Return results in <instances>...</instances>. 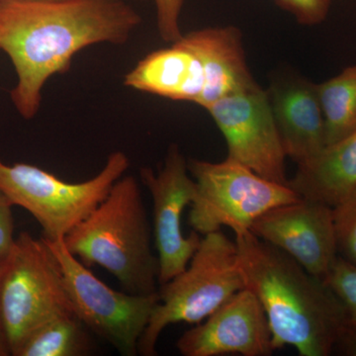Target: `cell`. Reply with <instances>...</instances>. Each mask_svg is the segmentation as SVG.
<instances>
[{
	"instance_id": "1",
	"label": "cell",
	"mask_w": 356,
	"mask_h": 356,
	"mask_svg": "<svg viewBox=\"0 0 356 356\" xmlns=\"http://www.w3.org/2000/svg\"><path fill=\"white\" fill-rule=\"evenodd\" d=\"M140 22L124 0L0 2V50L17 74L10 97L18 113L27 120L36 116L44 84L65 74L79 51L127 43Z\"/></svg>"
},
{
	"instance_id": "2",
	"label": "cell",
	"mask_w": 356,
	"mask_h": 356,
	"mask_svg": "<svg viewBox=\"0 0 356 356\" xmlns=\"http://www.w3.org/2000/svg\"><path fill=\"white\" fill-rule=\"evenodd\" d=\"M235 242L245 288L266 313L273 350L291 346L301 356L332 355L348 318L331 288L252 232Z\"/></svg>"
},
{
	"instance_id": "3",
	"label": "cell",
	"mask_w": 356,
	"mask_h": 356,
	"mask_svg": "<svg viewBox=\"0 0 356 356\" xmlns=\"http://www.w3.org/2000/svg\"><path fill=\"white\" fill-rule=\"evenodd\" d=\"M64 241L84 266L106 269L124 291H158V255L139 182L132 175L117 180L106 198Z\"/></svg>"
},
{
	"instance_id": "4",
	"label": "cell",
	"mask_w": 356,
	"mask_h": 356,
	"mask_svg": "<svg viewBox=\"0 0 356 356\" xmlns=\"http://www.w3.org/2000/svg\"><path fill=\"white\" fill-rule=\"evenodd\" d=\"M245 288L236 242L221 231L204 235L188 266L159 285V302L139 343V355L154 356L161 332L170 325H197Z\"/></svg>"
},
{
	"instance_id": "5",
	"label": "cell",
	"mask_w": 356,
	"mask_h": 356,
	"mask_svg": "<svg viewBox=\"0 0 356 356\" xmlns=\"http://www.w3.org/2000/svg\"><path fill=\"white\" fill-rule=\"evenodd\" d=\"M130 166L127 154L114 152L95 177L70 184L28 163L6 165L0 159V191L13 206L29 212L39 222L44 238H65L108 195Z\"/></svg>"
},
{
	"instance_id": "6",
	"label": "cell",
	"mask_w": 356,
	"mask_h": 356,
	"mask_svg": "<svg viewBox=\"0 0 356 356\" xmlns=\"http://www.w3.org/2000/svg\"><path fill=\"white\" fill-rule=\"evenodd\" d=\"M65 314L74 312L57 257L42 236L22 232L0 282V318L11 355L37 327Z\"/></svg>"
},
{
	"instance_id": "7",
	"label": "cell",
	"mask_w": 356,
	"mask_h": 356,
	"mask_svg": "<svg viewBox=\"0 0 356 356\" xmlns=\"http://www.w3.org/2000/svg\"><path fill=\"white\" fill-rule=\"evenodd\" d=\"M187 166L197 188L188 222L200 235L222 227L242 235L267 211L301 198L289 185L262 177L229 158L220 163L191 159Z\"/></svg>"
},
{
	"instance_id": "8",
	"label": "cell",
	"mask_w": 356,
	"mask_h": 356,
	"mask_svg": "<svg viewBox=\"0 0 356 356\" xmlns=\"http://www.w3.org/2000/svg\"><path fill=\"white\" fill-rule=\"evenodd\" d=\"M44 240L58 259L72 310L79 320L121 355H139L140 337L158 304V291L140 295L112 289L70 254L64 238Z\"/></svg>"
},
{
	"instance_id": "9",
	"label": "cell",
	"mask_w": 356,
	"mask_h": 356,
	"mask_svg": "<svg viewBox=\"0 0 356 356\" xmlns=\"http://www.w3.org/2000/svg\"><path fill=\"white\" fill-rule=\"evenodd\" d=\"M205 110L226 140L227 158L262 177L288 184L287 156L266 89L257 84L226 96Z\"/></svg>"
},
{
	"instance_id": "10",
	"label": "cell",
	"mask_w": 356,
	"mask_h": 356,
	"mask_svg": "<svg viewBox=\"0 0 356 356\" xmlns=\"http://www.w3.org/2000/svg\"><path fill=\"white\" fill-rule=\"evenodd\" d=\"M140 179L153 200L154 240L159 259V285L182 273L200 245V234L185 236L182 216L195 199V180L189 173L186 159L177 145L166 154L158 173L140 168Z\"/></svg>"
},
{
	"instance_id": "11",
	"label": "cell",
	"mask_w": 356,
	"mask_h": 356,
	"mask_svg": "<svg viewBox=\"0 0 356 356\" xmlns=\"http://www.w3.org/2000/svg\"><path fill=\"white\" fill-rule=\"evenodd\" d=\"M250 232L322 280L339 259L334 211L318 201L300 198L273 208L255 220Z\"/></svg>"
},
{
	"instance_id": "12",
	"label": "cell",
	"mask_w": 356,
	"mask_h": 356,
	"mask_svg": "<svg viewBox=\"0 0 356 356\" xmlns=\"http://www.w3.org/2000/svg\"><path fill=\"white\" fill-rule=\"evenodd\" d=\"M177 348L184 356H268L274 351L266 313L248 288L181 334Z\"/></svg>"
},
{
	"instance_id": "13",
	"label": "cell",
	"mask_w": 356,
	"mask_h": 356,
	"mask_svg": "<svg viewBox=\"0 0 356 356\" xmlns=\"http://www.w3.org/2000/svg\"><path fill=\"white\" fill-rule=\"evenodd\" d=\"M266 92L287 158L300 165L317 156L327 146L317 83L282 72L273 77Z\"/></svg>"
},
{
	"instance_id": "14",
	"label": "cell",
	"mask_w": 356,
	"mask_h": 356,
	"mask_svg": "<svg viewBox=\"0 0 356 356\" xmlns=\"http://www.w3.org/2000/svg\"><path fill=\"white\" fill-rule=\"evenodd\" d=\"M175 43L192 51L202 65L204 88L196 104L204 109L259 84L248 69L242 33L234 26L196 30Z\"/></svg>"
},
{
	"instance_id": "15",
	"label": "cell",
	"mask_w": 356,
	"mask_h": 356,
	"mask_svg": "<svg viewBox=\"0 0 356 356\" xmlns=\"http://www.w3.org/2000/svg\"><path fill=\"white\" fill-rule=\"evenodd\" d=\"M129 88L175 102L197 103L204 88L202 65L178 43L152 51L124 79Z\"/></svg>"
},
{
	"instance_id": "16",
	"label": "cell",
	"mask_w": 356,
	"mask_h": 356,
	"mask_svg": "<svg viewBox=\"0 0 356 356\" xmlns=\"http://www.w3.org/2000/svg\"><path fill=\"white\" fill-rule=\"evenodd\" d=\"M288 185L301 198L334 207L356 188V132L297 165Z\"/></svg>"
},
{
	"instance_id": "17",
	"label": "cell",
	"mask_w": 356,
	"mask_h": 356,
	"mask_svg": "<svg viewBox=\"0 0 356 356\" xmlns=\"http://www.w3.org/2000/svg\"><path fill=\"white\" fill-rule=\"evenodd\" d=\"M88 330L76 314L47 321L21 344L14 356H81L91 350Z\"/></svg>"
},
{
	"instance_id": "18",
	"label": "cell",
	"mask_w": 356,
	"mask_h": 356,
	"mask_svg": "<svg viewBox=\"0 0 356 356\" xmlns=\"http://www.w3.org/2000/svg\"><path fill=\"white\" fill-rule=\"evenodd\" d=\"M324 116L325 142L334 144L356 132V65L317 83Z\"/></svg>"
},
{
	"instance_id": "19",
	"label": "cell",
	"mask_w": 356,
	"mask_h": 356,
	"mask_svg": "<svg viewBox=\"0 0 356 356\" xmlns=\"http://www.w3.org/2000/svg\"><path fill=\"white\" fill-rule=\"evenodd\" d=\"M332 211L339 257L356 266V188Z\"/></svg>"
},
{
	"instance_id": "20",
	"label": "cell",
	"mask_w": 356,
	"mask_h": 356,
	"mask_svg": "<svg viewBox=\"0 0 356 356\" xmlns=\"http://www.w3.org/2000/svg\"><path fill=\"white\" fill-rule=\"evenodd\" d=\"M324 281L343 305L348 324L356 327V266L339 257Z\"/></svg>"
},
{
	"instance_id": "21",
	"label": "cell",
	"mask_w": 356,
	"mask_h": 356,
	"mask_svg": "<svg viewBox=\"0 0 356 356\" xmlns=\"http://www.w3.org/2000/svg\"><path fill=\"white\" fill-rule=\"evenodd\" d=\"M282 10L286 11L299 24H322L331 10L332 0H273Z\"/></svg>"
},
{
	"instance_id": "22",
	"label": "cell",
	"mask_w": 356,
	"mask_h": 356,
	"mask_svg": "<svg viewBox=\"0 0 356 356\" xmlns=\"http://www.w3.org/2000/svg\"><path fill=\"white\" fill-rule=\"evenodd\" d=\"M159 36L168 43L181 38L179 19L185 0H154Z\"/></svg>"
},
{
	"instance_id": "23",
	"label": "cell",
	"mask_w": 356,
	"mask_h": 356,
	"mask_svg": "<svg viewBox=\"0 0 356 356\" xmlns=\"http://www.w3.org/2000/svg\"><path fill=\"white\" fill-rule=\"evenodd\" d=\"M13 204L0 191V262L6 261L15 243Z\"/></svg>"
},
{
	"instance_id": "24",
	"label": "cell",
	"mask_w": 356,
	"mask_h": 356,
	"mask_svg": "<svg viewBox=\"0 0 356 356\" xmlns=\"http://www.w3.org/2000/svg\"><path fill=\"white\" fill-rule=\"evenodd\" d=\"M332 355L356 356V327L350 324L344 325L337 337Z\"/></svg>"
},
{
	"instance_id": "25",
	"label": "cell",
	"mask_w": 356,
	"mask_h": 356,
	"mask_svg": "<svg viewBox=\"0 0 356 356\" xmlns=\"http://www.w3.org/2000/svg\"><path fill=\"white\" fill-rule=\"evenodd\" d=\"M8 355H11L10 346H9L8 339L0 318V356Z\"/></svg>"
},
{
	"instance_id": "26",
	"label": "cell",
	"mask_w": 356,
	"mask_h": 356,
	"mask_svg": "<svg viewBox=\"0 0 356 356\" xmlns=\"http://www.w3.org/2000/svg\"><path fill=\"white\" fill-rule=\"evenodd\" d=\"M4 264H6V261L0 262V282H1L2 273H3Z\"/></svg>"
},
{
	"instance_id": "27",
	"label": "cell",
	"mask_w": 356,
	"mask_h": 356,
	"mask_svg": "<svg viewBox=\"0 0 356 356\" xmlns=\"http://www.w3.org/2000/svg\"><path fill=\"white\" fill-rule=\"evenodd\" d=\"M2 1H40V0H0V2Z\"/></svg>"
},
{
	"instance_id": "28",
	"label": "cell",
	"mask_w": 356,
	"mask_h": 356,
	"mask_svg": "<svg viewBox=\"0 0 356 356\" xmlns=\"http://www.w3.org/2000/svg\"><path fill=\"white\" fill-rule=\"evenodd\" d=\"M143 1H147V0H143Z\"/></svg>"
}]
</instances>
